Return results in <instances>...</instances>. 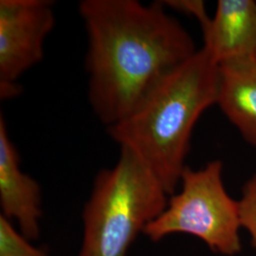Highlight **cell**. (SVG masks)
Returning <instances> with one entry per match:
<instances>
[{
    "instance_id": "5",
    "label": "cell",
    "mask_w": 256,
    "mask_h": 256,
    "mask_svg": "<svg viewBox=\"0 0 256 256\" xmlns=\"http://www.w3.org/2000/svg\"><path fill=\"white\" fill-rule=\"evenodd\" d=\"M50 0H0V97L20 93L18 81L44 57L46 37L54 28Z\"/></svg>"
},
{
    "instance_id": "1",
    "label": "cell",
    "mask_w": 256,
    "mask_h": 256,
    "mask_svg": "<svg viewBox=\"0 0 256 256\" xmlns=\"http://www.w3.org/2000/svg\"><path fill=\"white\" fill-rule=\"evenodd\" d=\"M162 1L82 0L88 97L106 128L126 118L167 74L192 57L189 32Z\"/></svg>"
},
{
    "instance_id": "2",
    "label": "cell",
    "mask_w": 256,
    "mask_h": 256,
    "mask_svg": "<svg viewBox=\"0 0 256 256\" xmlns=\"http://www.w3.org/2000/svg\"><path fill=\"white\" fill-rule=\"evenodd\" d=\"M220 64L205 48L167 74L126 118L106 128L110 138L146 165L174 194L202 113L216 104Z\"/></svg>"
},
{
    "instance_id": "10",
    "label": "cell",
    "mask_w": 256,
    "mask_h": 256,
    "mask_svg": "<svg viewBox=\"0 0 256 256\" xmlns=\"http://www.w3.org/2000/svg\"><path fill=\"white\" fill-rule=\"evenodd\" d=\"M240 225L252 236V246L256 250V174H254L242 189V198L238 200Z\"/></svg>"
},
{
    "instance_id": "9",
    "label": "cell",
    "mask_w": 256,
    "mask_h": 256,
    "mask_svg": "<svg viewBox=\"0 0 256 256\" xmlns=\"http://www.w3.org/2000/svg\"><path fill=\"white\" fill-rule=\"evenodd\" d=\"M30 242L10 220L0 214V256H48Z\"/></svg>"
},
{
    "instance_id": "3",
    "label": "cell",
    "mask_w": 256,
    "mask_h": 256,
    "mask_svg": "<svg viewBox=\"0 0 256 256\" xmlns=\"http://www.w3.org/2000/svg\"><path fill=\"white\" fill-rule=\"evenodd\" d=\"M168 196L137 156L120 149L114 166L95 176L82 209L78 256H128L138 236L164 210Z\"/></svg>"
},
{
    "instance_id": "7",
    "label": "cell",
    "mask_w": 256,
    "mask_h": 256,
    "mask_svg": "<svg viewBox=\"0 0 256 256\" xmlns=\"http://www.w3.org/2000/svg\"><path fill=\"white\" fill-rule=\"evenodd\" d=\"M202 30V48L218 64L256 54V1L218 0Z\"/></svg>"
},
{
    "instance_id": "4",
    "label": "cell",
    "mask_w": 256,
    "mask_h": 256,
    "mask_svg": "<svg viewBox=\"0 0 256 256\" xmlns=\"http://www.w3.org/2000/svg\"><path fill=\"white\" fill-rule=\"evenodd\" d=\"M222 162L216 160L203 168L183 171L180 192L172 194L164 210L148 224L144 234L153 242L186 234L200 238L222 256L241 252L238 202L226 191L222 180Z\"/></svg>"
},
{
    "instance_id": "12",
    "label": "cell",
    "mask_w": 256,
    "mask_h": 256,
    "mask_svg": "<svg viewBox=\"0 0 256 256\" xmlns=\"http://www.w3.org/2000/svg\"><path fill=\"white\" fill-rule=\"evenodd\" d=\"M254 55H256V54H254Z\"/></svg>"
},
{
    "instance_id": "8",
    "label": "cell",
    "mask_w": 256,
    "mask_h": 256,
    "mask_svg": "<svg viewBox=\"0 0 256 256\" xmlns=\"http://www.w3.org/2000/svg\"><path fill=\"white\" fill-rule=\"evenodd\" d=\"M216 104L241 136L256 147V56L220 64Z\"/></svg>"
},
{
    "instance_id": "6",
    "label": "cell",
    "mask_w": 256,
    "mask_h": 256,
    "mask_svg": "<svg viewBox=\"0 0 256 256\" xmlns=\"http://www.w3.org/2000/svg\"><path fill=\"white\" fill-rule=\"evenodd\" d=\"M0 206L1 214L16 221L25 238L30 241L39 238L43 216L41 187L21 169L18 149L3 116L0 117Z\"/></svg>"
},
{
    "instance_id": "11",
    "label": "cell",
    "mask_w": 256,
    "mask_h": 256,
    "mask_svg": "<svg viewBox=\"0 0 256 256\" xmlns=\"http://www.w3.org/2000/svg\"><path fill=\"white\" fill-rule=\"evenodd\" d=\"M165 7L174 9L180 12L191 16L198 20L200 28L204 26L210 18H209L205 8L204 1L200 0H168L162 1Z\"/></svg>"
}]
</instances>
